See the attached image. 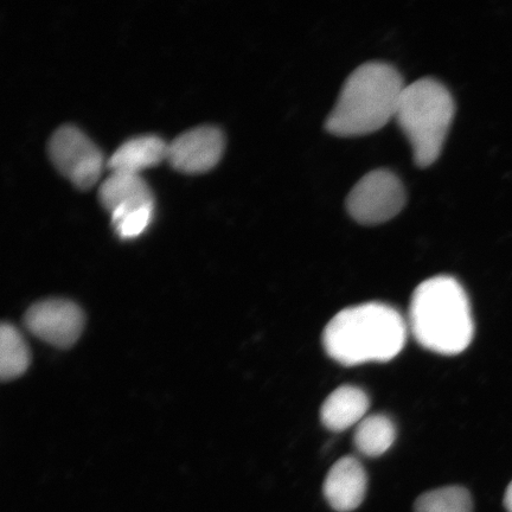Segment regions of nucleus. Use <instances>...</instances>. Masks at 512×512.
Wrapping results in <instances>:
<instances>
[{
    "mask_svg": "<svg viewBox=\"0 0 512 512\" xmlns=\"http://www.w3.org/2000/svg\"><path fill=\"white\" fill-rule=\"evenodd\" d=\"M408 329L416 342L445 356L469 348L475 334L469 297L457 279L439 275L415 288Z\"/></svg>",
    "mask_w": 512,
    "mask_h": 512,
    "instance_id": "f03ea898",
    "label": "nucleus"
},
{
    "mask_svg": "<svg viewBox=\"0 0 512 512\" xmlns=\"http://www.w3.org/2000/svg\"><path fill=\"white\" fill-rule=\"evenodd\" d=\"M224 151V136L214 126L196 127L181 134L168 147L166 162L183 174H203L217 165Z\"/></svg>",
    "mask_w": 512,
    "mask_h": 512,
    "instance_id": "6e6552de",
    "label": "nucleus"
},
{
    "mask_svg": "<svg viewBox=\"0 0 512 512\" xmlns=\"http://www.w3.org/2000/svg\"><path fill=\"white\" fill-rule=\"evenodd\" d=\"M30 349L14 325L4 323L0 329V377L12 381L30 366Z\"/></svg>",
    "mask_w": 512,
    "mask_h": 512,
    "instance_id": "4468645a",
    "label": "nucleus"
},
{
    "mask_svg": "<svg viewBox=\"0 0 512 512\" xmlns=\"http://www.w3.org/2000/svg\"><path fill=\"white\" fill-rule=\"evenodd\" d=\"M153 213H155V203L113 217L112 224L115 233L124 240L138 238L149 228Z\"/></svg>",
    "mask_w": 512,
    "mask_h": 512,
    "instance_id": "dca6fc26",
    "label": "nucleus"
},
{
    "mask_svg": "<svg viewBox=\"0 0 512 512\" xmlns=\"http://www.w3.org/2000/svg\"><path fill=\"white\" fill-rule=\"evenodd\" d=\"M406 204L399 177L389 170H374L360 179L347 197L348 213L364 226L394 219Z\"/></svg>",
    "mask_w": 512,
    "mask_h": 512,
    "instance_id": "39448f33",
    "label": "nucleus"
},
{
    "mask_svg": "<svg viewBox=\"0 0 512 512\" xmlns=\"http://www.w3.org/2000/svg\"><path fill=\"white\" fill-rule=\"evenodd\" d=\"M367 472L355 457L339 459L331 467L324 482V496L330 507L338 512L356 510L366 497Z\"/></svg>",
    "mask_w": 512,
    "mask_h": 512,
    "instance_id": "1a4fd4ad",
    "label": "nucleus"
},
{
    "mask_svg": "<svg viewBox=\"0 0 512 512\" xmlns=\"http://www.w3.org/2000/svg\"><path fill=\"white\" fill-rule=\"evenodd\" d=\"M505 509L512 512V482L509 484L504 496Z\"/></svg>",
    "mask_w": 512,
    "mask_h": 512,
    "instance_id": "f3484780",
    "label": "nucleus"
},
{
    "mask_svg": "<svg viewBox=\"0 0 512 512\" xmlns=\"http://www.w3.org/2000/svg\"><path fill=\"white\" fill-rule=\"evenodd\" d=\"M169 143L158 136H140L127 140L107 160L106 168L111 172H126L140 175L168 158Z\"/></svg>",
    "mask_w": 512,
    "mask_h": 512,
    "instance_id": "9b49d317",
    "label": "nucleus"
},
{
    "mask_svg": "<svg viewBox=\"0 0 512 512\" xmlns=\"http://www.w3.org/2000/svg\"><path fill=\"white\" fill-rule=\"evenodd\" d=\"M24 322L32 335L61 349L78 342L85 328L82 310L66 299H47L32 305Z\"/></svg>",
    "mask_w": 512,
    "mask_h": 512,
    "instance_id": "0eeeda50",
    "label": "nucleus"
},
{
    "mask_svg": "<svg viewBox=\"0 0 512 512\" xmlns=\"http://www.w3.org/2000/svg\"><path fill=\"white\" fill-rule=\"evenodd\" d=\"M99 201L111 217L155 203L152 191L142 176L111 172L99 188Z\"/></svg>",
    "mask_w": 512,
    "mask_h": 512,
    "instance_id": "9d476101",
    "label": "nucleus"
},
{
    "mask_svg": "<svg viewBox=\"0 0 512 512\" xmlns=\"http://www.w3.org/2000/svg\"><path fill=\"white\" fill-rule=\"evenodd\" d=\"M454 101L443 83L425 78L403 89L395 119L411 143L414 162H437L454 117Z\"/></svg>",
    "mask_w": 512,
    "mask_h": 512,
    "instance_id": "20e7f679",
    "label": "nucleus"
},
{
    "mask_svg": "<svg viewBox=\"0 0 512 512\" xmlns=\"http://www.w3.org/2000/svg\"><path fill=\"white\" fill-rule=\"evenodd\" d=\"M415 512H473L470 492L462 486H447L425 492L416 499Z\"/></svg>",
    "mask_w": 512,
    "mask_h": 512,
    "instance_id": "2eb2a0df",
    "label": "nucleus"
},
{
    "mask_svg": "<svg viewBox=\"0 0 512 512\" xmlns=\"http://www.w3.org/2000/svg\"><path fill=\"white\" fill-rule=\"evenodd\" d=\"M48 151L55 168L81 190L94 187L106 166L99 147L73 125H64L51 136Z\"/></svg>",
    "mask_w": 512,
    "mask_h": 512,
    "instance_id": "423d86ee",
    "label": "nucleus"
},
{
    "mask_svg": "<svg viewBox=\"0 0 512 512\" xmlns=\"http://www.w3.org/2000/svg\"><path fill=\"white\" fill-rule=\"evenodd\" d=\"M396 428L387 415L366 416L357 425L354 443L357 451L367 457H380L394 444Z\"/></svg>",
    "mask_w": 512,
    "mask_h": 512,
    "instance_id": "ddd939ff",
    "label": "nucleus"
},
{
    "mask_svg": "<svg viewBox=\"0 0 512 512\" xmlns=\"http://www.w3.org/2000/svg\"><path fill=\"white\" fill-rule=\"evenodd\" d=\"M408 330L394 307L366 303L338 312L325 326L323 344L328 355L345 367L388 362L405 348Z\"/></svg>",
    "mask_w": 512,
    "mask_h": 512,
    "instance_id": "f257e3e1",
    "label": "nucleus"
},
{
    "mask_svg": "<svg viewBox=\"0 0 512 512\" xmlns=\"http://www.w3.org/2000/svg\"><path fill=\"white\" fill-rule=\"evenodd\" d=\"M369 398L361 388L342 386L332 392L320 409V419L330 431L343 432L366 418Z\"/></svg>",
    "mask_w": 512,
    "mask_h": 512,
    "instance_id": "f8f14e48",
    "label": "nucleus"
},
{
    "mask_svg": "<svg viewBox=\"0 0 512 512\" xmlns=\"http://www.w3.org/2000/svg\"><path fill=\"white\" fill-rule=\"evenodd\" d=\"M402 76L390 64L368 62L344 82L325 127L337 137L374 133L395 119L403 89Z\"/></svg>",
    "mask_w": 512,
    "mask_h": 512,
    "instance_id": "7ed1b4c3",
    "label": "nucleus"
}]
</instances>
